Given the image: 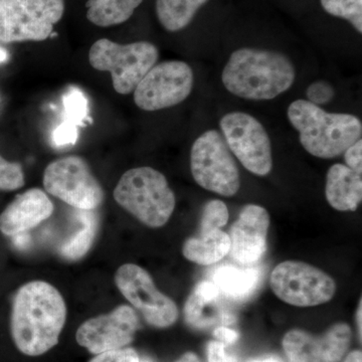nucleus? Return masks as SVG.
I'll list each match as a JSON object with an SVG mask.
<instances>
[{"label":"nucleus","instance_id":"obj_1","mask_svg":"<svg viewBox=\"0 0 362 362\" xmlns=\"http://www.w3.org/2000/svg\"><path fill=\"white\" fill-rule=\"evenodd\" d=\"M66 307L61 293L45 281L21 286L13 298L11 337L16 349L40 356L54 349L65 327Z\"/></svg>","mask_w":362,"mask_h":362},{"label":"nucleus","instance_id":"obj_2","mask_svg":"<svg viewBox=\"0 0 362 362\" xmlns=\"http://www.w3.org/2000/svg\"><path fill=\"white\" fill-rule=\"evenodd\" d=\"M296 70L284 54L267 49H237L230 54L221 74L228 92L243 99H275L294 84Z\"/></svg>","mask_w":362,"mask_h":362},{"label":"nucleus","instance_id":"obj_3","mask_svg":"<svg viewBox=\"0 0 362 362\" xmlns=\"http://www.w3.org/2000/svg\"><path fill=\"white\" fill-rule=\"evenodd\" d=\"M287 115L299 132L302 147L317 158L341 156L361 139V119L352 114L328 113L307 100H296L290 104Z\"/></svg>","mask_w":362,"mask_h":362},{"label":"nucleus","instance_id":"obj_4","mask_svg":"<svg viewBox=\"0 0 362 362\" xmlns=\"http://www.w3.org/2000/svg\"><path fill=\"white\" fill-rule=\"evenodd\" d=\"M114 199L143 225L165 226L175 211V192L160 171L143 166L126 171L114 189Z\"/></svg>","mask_w":362,"mask_h":362},{"label":"nucleus","instance_id":"obj_5","mask_svg":"<svg viewBox=\"0 0 362 362\" xmlns=\"http://www.w3.org/2000/svg\"><path fill=\"white\" fill-rule=\"evenodd\" d=\"M159 58L156 45L149 42L120 45L111 40H98L90 47L89 63L95 70L111 74L114 90L129 95Z\"/></svg>","mask_w":362,"mask_h":362},{"label":"nucleus","instance_id":"obj_6","mask_svg":"<svg viewBox=\"0 0 362 362\" xmlns=\"http://www.w3.org/2000/svg\"><path fill=\"white\" fill-rule=\"evenodd\" d=\"M65 8V0H0V42H44Z\"/></svg>","mask_w":362,"mask_h":362},{"label":"nucleus","instance_id":"obj_7","mask_svg":"<svg viewBox=\"0 0 362 362\" xmlns=\"http://www.w3.org/2000/svg\"><path fill=\"white\" fill-rule=\"evenodd\" d=\"M190 170L199 187L230 197L240 187V171L225 138L209 130L195 140L190 151Z\"/></svg>","mask_w":362,"mask_h":362},{"label":"nucleus","instance_id":"obj_8","mask_svg":"<svg viewBox=\"0 0 362 362\" xmlns=\"http://www.w3.org/2000/svg\"><path fill=\"white\" fill-rule=\"evenodd\" d=\"M270 287L281 301L301 308L328 303L337 293L334 279L300 261L278 264L272 271Z\"/></svg>","mask_w":362,"mask_h":362},{"label":"nucleus","instance_id":"obj_9","mask_svg":"<svg viewBox=\"0 0 362 362\" xmlns=\"http://www.w3.org/2000/svg\"><path fill=\"white\" fill-rule=\"evenodd\" d=\"M47 194L80 211H95L104 202V190L83 157L68 156L51 162L44 173Z\"/></svg>","mask_w":362,"mask_h":362},{"label":"nucleus","instance_id":"obj_10","mask_svg":"<svg viewBox=\"0 0 362 362\" xmlns=\"http://www.w3.org/2000/svg\"><path fill=\"white\" fill-rule=\"evenodd\" d=\"M220 126L230 152L247 170L258 176L271 173V140L259 120L244 112H232L221 119Z\"/></svg>","mask_w":362,"mask_h":362},{"label":"nucleus","instance_id":"obj_11","mask_svg":"<svg viewBox=\"0 0 362 362\" xmlns=\"http://www.w3.org/2000/svg\"><path fill=\"white\" fill-rule=\"evenodd\" d=\"M115 284L130 304L141 312L149 325L168 328L177 321V305L157 289L151 275L142 267L135 264L121 266L115 274Z\"/></svg>","mask_w":362,"mask_h":362},{"label":"nucleus","instance_id":"obj_12","mask_svg":"<svg viewBox=\"0 0 362 362\" xmlns=\"http://www.w3.org/2000/svg\"><path fill=\"white\" fill-rule=\"evenodd\" d=\"M194 82V71L185 62L156 64L133 92L136 106L147 112L176 106L189 96Z\"/></svg>","mask_w":362,"mask_h":362},{"label":"nucleus","instance_id":"obj_13","mask_svg":"<svg viewBox=\"0 0 362 362\" xmlns=\"http://www.w3.org/2000/svg\"><path fill=\"white\" fill-rule=\"evenodd\" d=\"M139 319L134 309L120 305L104 315L90 318L81 324L76 339L90 354H97L125 349L134 340Z\"/></svg>","mask_w":362,"mask_h":362},{"label":"nucleus","instance_id":"obj_14","mask_svg":"<svg viewBox=\"0 0 362 362\" xmlns=\"http://www.w3.org/2000/svg\"><path fill=\"white\" fill-rule=\"evenodd\" d=\"M270 223L265 207L258 204L243 207L228 235L233 258L244 265H251L263 258L268 249Z\"/></svg>","mask_w":362,"mask_h":362},{"label":"nucleus","instance_id":"obj_15","mask_svg":"<svg viewBox=\"0 0 362 362\" xmlns=\"http://www.w3.org/2000/svg\"><path fill=\"white\" fill-rule=\"evenodd\" d=\"M54 204L44 190L30 188L16 195L0 214V232L7 237L21 235L51 218Z\"/></svg>","mask_w":362,"mask_h":362},{"label":"nucleus","instance_id":"obj_16","mask_svg":"<svg viewBox=\"0 0 362 362\" xmlns=\"http://www.w3.org/2000/svg\"><path fill=\"white\" fill-rule=\"evenodd\" d=\"M325 197L338 211H356L362 201V177L344 164L331 166L326 175Z\"/></svg>","mask_w":362,"mask_h":362},{"label":"nucleus","instance_id":"obj_17","mask_svg":"<svg viewBox=\"0 0 362 362\" xmlns=\"http://www.w3.org/2000/svg\"><path fill=\"white\" fill-rule=\"evenodd\" d=\"M282 344L290 362H334L325 333L315 337L307 331L290 330Z\"/></svg>","mask_w":362,"mask_h":362},{"label":"nucleus","instance_id":"obj_18","mask_svg":"<svg viewBox=\"0 0 362 362\" xmlns=\"http://www.w3.org/2000/svg\"><path fill=\"white\" fill-rule=\"evenodd\" d=\"M228 233L221 228L199 233V237L189 238L182 246L185 258L199 266H211L221 261L230 252Z\"/></svg>","mask_w":362,"mask_h":362},{"label":"nucleus","instance_id":"obj_19","mask_svg":"<svg viewBox=\"0 0 362 362\" xmlns=\"http://www.w3.org/2000/svg\"><path fill=\"white\" fill-rule=\"evenodd\" d=\"M259 269L238 268L232 265L220 267L214 271L213 282L221 294L230 299L242 300L256 291L261 281Z\"/></svg>","mask_w":362,"mask_h":362},{"label":"nucleus","instance_id":"obj_20","mask_svg":"<svg viewBox=\"0 0 362 362\" xmlns=\"http://www.w3.org/2000/svg\"><path fill=\"white\" fill-rule=\"evenodd\" d=\"M143 0H88L87 18L100 28L121 25L129 20Z\"/></svg>","mask_w":362,"mask_h":362},{"label":"nucleus","instance_id":"obj_21","mask_svg":"<svg viewBox=\"0 0 362 362\" xmlns=\"http://www.w3.org/2000/svg\"><path fill=\"white\" fill-rule=\"evenodd\" d=\"M209 0H156V14L159 23L171 33L187 28L195 14Z\"/></svg>","mask_w":362,"mask_h":362},{"label":"nucleus","instance_id":"obj_22","mask_svg":"<svg viewBox=\"0 0 362 362\" xmlns=\"http://www.w3.org/2000/svg\"><path fill=\"white\" fill-rule=\"evenodd\" d=\"M218 302H209L199 294L192 292L185 302L183 314L185 322L195 329H206L218 323L223 326L235 322V318L230 314L223 313L216 308Z\"/></svg>","mask_w":362,"mask_h":362},{"label":"nucleus","instance_id":"obj_23","mask_svg":"<svg viewBox=\"0 0 362 362\" xmlns=\"http://www.w3.org/2000/svg\"><path fill=\"white\" fill-rule=\"evenodd\" d=\"M78 221L82 223L80 228L59 247L61 256L69 261H77L89 252L99 228L96 214L93 211H81Z\"/></svg>","mask_w":362,"mask_h":362},{"label":"nucleus","instance_id":"obj_24","mask_svg":"<svg viewBox=\"0 0 362 362\" xmlns=\"http://www.w3.org/2000/svg\"><path fill=\"white\" fill-rule=\"evenodd\" d=\"M330 16L349 21L356 32L362 33V0H320Z\"/></svg>","mask_w":362,"mask_h":362},{"label":"nucleus","instance_id":"obj_25","mask_svg":"<svg viewBox=\"0 0 362 362\" xmlns=\"http://www.w3.org/2000/svg\"><path fill=\"white\" fill-rule=\"evenodd\" d=\"M64 106L66 110L65 123L71 125L78 126L85 125L86 121H89V108H88V100L83 94L82 90L73 88L69 90L65 96H64Z\"/></svg>","mask_w":362,"mask_h":362},{"label":"nucleus","instance_id":"obj_26","mask_svg":"<svg viewBox=\"0 0 362 362\" xmlns=\"http://www.w3.org/2000/svg\"><path fill=\"white\" fill-rule=\"evenodd\" d=\"M228 206L225 202L220 199H211L206 202L202 211L201 220V232L206 233L216 228H223L228 223Z\"/></svg>","mask_w":362,"mask_h":362},{"label":"nucleus","instance_id":"obj_27","mask_svg":"<svg viewBox=\"0 0 362 362\" xmlns=\"http://www.w3.org/2000/svg\"><path fill=\"white\" fill-rule=\"evenodd\" d=\"M25 173L18 162L6 160L0 156V190L13 192L25 185Z\"/></svg>","mask_w":362,"mask_h":362},{"label":"nucleus","instance_id":"obj_28","mask_svg":"<svg viewBox=\"0 0 362 362\" xmlns=\"http://www.w3.org/2000/svg\"><path fill=\"white\" fill-rule=\"evenodd\" d=\"M306 96L308 98L307 101L320 107L334 99L335 90L327 81H315L307 88Z\"/></svg>","mask_w":362,"mask_h":362},{"label":"nucleus","instance_id":"obj_29","mask_svg":"<svg viewBox=\"0 0 362 362\" xmlns=\"http://www.w3.org/2000/svg\"><path fill=\"white\" fill-rule=\"evenodd\" d=\"M137 351L130 347L111 350L93 357L89 362H139Z\"/></svg>","mask_w":362,"mask_h":362},{"label":"nucleus","instance_id":"obj_30","mask_svg":"<svg viewBox=\"0 0 362 362\" xmlns=\"http://www.w3.org/2000/svg\"><path fill=\"white\" fill-rule=\"evenodd\" d=\"M207 361L209 362H239L235 356L226 351V346L218 340H211L206 347Z\"/></svg>","mask_w":362,"mask_h":362},{"label":"nucleus","instance_id":"obj_31","mask_svg":"<svg viewBox=\"0 0 362 362\" xmlns=\"http://www.w3.org/2000/svg\"><path fill=\"white\" fill-rule=\"evenodd\" d=\"M78 139V127L71 124L63 122L54 131L52 140L57 146H66L75 144Z\"/></svg>","mask_w":362,"mask_h":362},{"label":"nucleus","instance_id":"obj_32","mask_svg":"<svg viewBox=\"0 0 362 362\" xmlns=\"http://www.w3.org/2000/svg\"><path fill=\"white\" fill-rule=\"evenodd\" d=\"M344 160L346 166L356 173H362V140H357L344 151Z\"/></svg>","mask_w":362,"mask_h":362},{"label":"nucleus","instance_id":"obj_33","mask_svg":"<svg viewBox=\"0 0 362 362\" xmlns=\"http://www.w3.org/2000/svg\"><path fill=\"white\" fill-rule=\"evenodd\" d=\"M214 337L218 341L223 343L226 345L233 344L239 339V333L237 331L230 329L228 326H218L214 330Z\"/></svg>","mask_w":362,"mask_h":362},{"label":"nucleus","instance_id":"obj_34","mask_svg":"<svg viewBox=\"0 0 362 362\" xmlns=\"http://www.w3.org/2000/svg\"><path fill=\"white\" fill-rule=\"evenodd\" d=\"M176 362H202L201 358L197 356V354H194V352H187V354H183L182 356H180V358L176 361Z\"/></svg>","mask_w":362,"mask_h":362},{"label":"nucleus","instance_id":"obj_35","mask_svg":"<svg viewBox=\"0 0 362 362\" xmlns=\"http://www.w3.org/2000/svg\"><path fill=\"white\" fill-rule=\"evenodd\" d=\"M343 362H362L361 350H354L350 352Z\"/></svg>","mask_w":362,"mask_h":362},{"label":"nucleus","instance_id":"obj_36","mask_svg":"<svg viewBox=\"0 0 362 362\" xmlns=\"http://www.w3.org/2000/svg\"><path fill=\"white\" fill-rule=\"evenodd\" d=\"M362 305H361V299L359 300V305L358 307H357L356 310V325H357V329H358L359 332V338H361V335H362V324H361V317H362Z\"/></svg>","mask_w":362,"mask_h":362},{"label":"nucleus","instance_id":"obj_37","mask_svg":"<svg viewBox=\"0 0 362 362\" xmlns=\"http://www.w3.org/2000/svg\"><path fill=\"white\" fill-rule=\"evenodd\" d=\"M250 362H282L280 358L276 356H269L266 357V358L263 359H256V361H252Z\"/></svg>","mask_w":362,"mask_h":362},{"label":"nucleus","instance_id":"obj_38","mask_svg":"<svg viewBox=\"0 0 362 362\" xmlns=\"http://www.w3.org/2000/svg\"><path fill=\"white\" fill-rule=\"evenodd\" d=\"M8 59V54L6 49H0V63H4Z\"/></svg>","mask_w":362,"mask_h":362},{"label":"nucleus","instance_id":"obj_39","mask_svg":"<svg viewBox=\"0 0 362 362\" xmlns=\"http://www.w3.org/2000/svg\"><path fill=\"white\" fill-rule=\"evenodd\" d=\"M139 362H151V361H139Z\"/></svg>","mask_w":362,"mask_h":362}]
</instances>
